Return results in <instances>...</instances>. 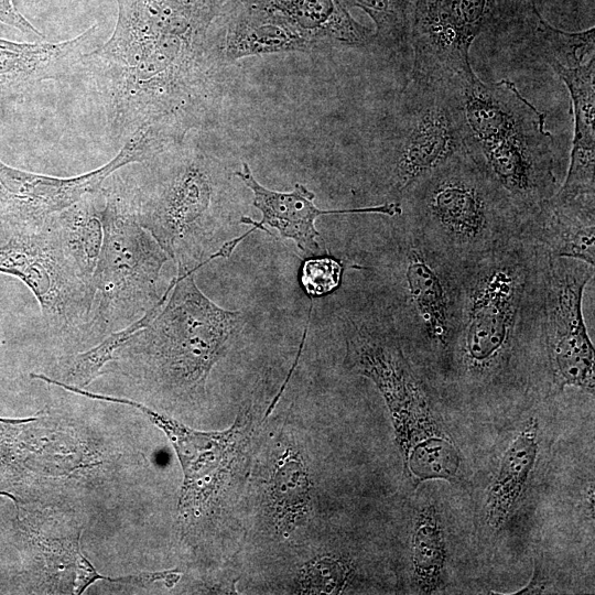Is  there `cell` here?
<instances>
[{
	"label": "cell",
	"mask_w": 595,
	"mask_h": 595,
	"mask_svg": "<svg viewBox=\"0 0 595 595\" xmlns=\"http://www.w3.org/2000/svg\"><path fill=\"white\" fill-rule=\"evenodd\" d=\"M115 1L111 36L77 74L91 84L112 138L126 141L144 125L185 137L207 120L225 84L227 0Z\"/></svg>",
	"instance_id": "cell-1"
},
{
	"label": "cell",
	"mask_w": 595,
	"mask_h": 595,
	"mask_svg": "<svg viewBox=\"0 0 595 595\" xmlns=\"http://www.w3.org/2000/svg\"><path fill=\"white\" fill-rule=\"evenodd\" d=\"M549 256L518 234L459 268L454 331L443 374L464 390L506 389L541 337L544 271ZM544 364V361H543Z\"/></svg>",
	"instance_id": "cell-2"
},
{
	"label": "cell",
	"mask_w": 595,
	"mask_h": 595,
	"mask_svg": "<svg viewBox=\"0 0 595 595\" xmlns=\"http://www.w3.org/2000/svg\"><path fill=\"white\" fill-rule=\"evenodd\" d=\"M185 138L123 177L139 223L176 263L177 274L227 257L237 245L232 239L209 253L227 219L230 180L217 158Z\"/></svg>",
	"instance_id": "cell-3"
},
{
	"label": "cell",
	"mask_w": 595,
	"mask_h": 595,
	"mask_svg": "<svg viewBox=\"0 0 595 595\" xmlns=\"http://www.w3.org/2000/svg\"><path fill=\"white\" fill-rule=\"evenodd\" d=\"M454 84L466 151L523 220L560 187L545 115L509 79L485 83L472 72Z\"/></svg>",
	"instance_id": "cell-4"
},
{
	"label": "cell",
	"mask_w": 595,
	"mask_h": 595,
	"mask_svg": "<svg viewBox=\"0 0 595 595\" xmlns=\"http://www.w3.org/2000/svg\"><path fill=\"white\" fill-rule=\"evenodd\" d=\"M401 219L456 266L472 263L520 232L508 197L463 150L401 196Z\"/></svg>",
	"instance_id": "cell-5"
},
{
	"label": "cell",
	"mask_w": 595,
	"mask_h": 595,
	"mask_svg": "<svg viewBox=\"0 0 595 595\" xmlns=\"http://www.w3.org/2000/svg\"><path fill=\"white\" fill-rule=\"evenodd\" d=\"M365 270L370 294L383 306L411 353L443 374L452 339L459 268L440 256L400 216Z\"/></svg>",
	"instance_id": "cell-6"
},
{
	"label": "cell",
	"mask_w": 595,
	"mask_h": 595,
	"mask_svg": "<svg viewBox=\"0 0 595 595\" xmlns=\"http://www.w3.org/2000/svg\"><path fill=\"white\" fill-rule=\"evenodd\" d=\"M195 271L176 274L156 316L118 350L141 359L154 382L180 394L205 391L210 370L244 325L241 312L221 309L198 289Z\"/></svg>",
	"instance_id": "cell-7"
},
{
	"label": "cell",
	"mask_w": 595,
	"mask_h": 595,
	"mask_svg": "<svg viewBox=\"0 0 595 595\" xmlns=\"http://www.w3.org/2000/svg\"><path fill=\"white\" fill-rule=\"evenodd\" d=\"M344 365L377 387L389 410L402 462L423 443L447 436L425 379L391 317L369 293L343 316Z\"/></svg>",
	"instance_id": "cell-8"
},
{
	"label": "cell",
	"mask_w": 595,
	"mask_h": 595,
	"mask_svg": "<svg viewBox=\"0 0 595 595\" xmlns=\"http://www.w3.org/2000/svg\"><path fill=\"white\" fill-rule=\"evenodd\" d=\"M102 190L104 241L93 275V309L84 332L101 338L132 324L159 301L160 274L170 260L139 223L123 176L115 172Z\"/></svg>",
	"instance_id": "cell-9"
},
{
	"label": "cell",
	"mask_w": 595,
	"mask_h": 595,
	"mask_svg": "<svg viewBox=\"0 0 595 595\" xmlns=\"http://www.w3.org/2000/svg\"><path fill=\"white\" fill-rule=\"evenodd\" d=\"M376 165L379 191L399 202L415 182L465 150L456 87L409 78L381 134Z\"/></svg>",
	"instance_id": "cell-10"
},
{
	"label": "cell",
	"mask_w": 595,
	"mask_h": 595,
	"mask_svg": "<svg viewBox=\"0 0 595 595\" xmlns=\"http://www.w3.org/2000/svg\"><path fill=\"white\" fill-rule=\"evenodd\" d=\"M58 386L89 399L133 407L165 433L183 470L178 513L185 521L196 520L219 499L249 445L252 419L248 409L239 412L228 429L203 432L130 399L94 393L65 382Z\"/></svg>",
	"instance_id": "cell-11"
},
{
	"label": "cell",
	"mask_w": 595,
	"mask_h": 595,
	"mask_svg": "<svg viewBox=\"0 0 595 595\" xmlns=\"http://www.w3.org/2000/svg\"><path fill=\"white\" fill-rule=\"evenodd\" d=\"M174 143L176 139L160 126L144 125L108 163L71 177L28 172L0 160V223L12 234L39 230L52 216L100 188L116 171L144 162Z\"/></svg>",
	"instance_id": "cell-12"
},
{
	"label": "cell",
	"mask_w": 595,
	"mask_h": 595,
	"mask_svg": "<svg viewBox=\"0 0 595 595\" xmlns=\"http://www.w3.org/2000/svg\"><path fill=\"white\" fill-rule=\"evenodd\" d=\"M0 272L18 278L30 289L50 329L84 335L95 291L48 220L39 230L12 234L0 245Z\"/></svg>",
	"instance_id": "cell-13"
},
{
	"label": "cell",
	"mask_w": 595,
	"mask_h": 595,
	"mask_svg": "<svg viewBox=\"0 0 595 595\" xmlns=\"http://www.w3.org/2000/svg\"><path fill=\"white\" fill-rule=\"evenodd\" d=\"M593 279V266L573 258L549 256L541 337L547 375L558 391L574 387L594 396V347L582 312L583 293Z\"/></svg>",
	"instance_id": "cell-14"
},
{
	"label": "cell",
	"mask_w": 595,
	"mask_h": 595,
	"mask_svg": "<svg viewBox=\"0 0 595 595\" xmlns=\"http://www.w3.org/2000/svg\"><path fill=\"white\" fill-rule=\"evenodd\" d=\"M506 0H415L409 43L411 79L447 83L473 72L469 50L499 17Z\"/></svg>",
	"instance_id": "cell-15"
},
{
	"label": "cell",
	"mask_w": 595,
	"mask_h": 595,
	"mask_svg": "<svg viewBox=\"0 0 595 595\" xmlns=\"http://www.w3.org/2000/svg\"><path fill=\"white\" fill-rule=\"evenodd\" d=\"M98 24L62 42L0 39V108L23 98L39 84L75 75L84 56L97 47Z\"/></svg>",
	"instance_id": "cell-16"
},
{
	"label": "cell",
	"mask_w": 595,
	"mask_h": 595,
	"mask_svg": "<svg viewBox=\"0 0 595 595\" xmlns=\"http://www.w3.org/2000/svg\"><path fill=\"white\" fill-rule=\"evenodd\" d=\"M235 175L253 194V205L261 212V219L256 221L250 217L242 216L240 224L252 225L255 229H262L268 225L275 228L282 238L291 239L303 251L315 255L320 250L316 238L320 232L315 228L318 216L329 214H381L396 217L401 214L399 202H385L378 205L345 208V209H320L314 204L315 195L304 185L296 183L291 192H277L261 185L251 173L247 163H242L241 171Z\"/></svg>",
	"instance_id": "cell-17"
},
{
	"label": "cell",
	"mask_w": 595,
	"mask_h": 595,
	"mask_svg": "<svg viewBox=\"0 0 595 595\" xmlns=\"http://www.w3.org/2000/svg\"><path fill=\"white\" fill-rule=\"evenodd\" d=\"M548 65L567 87L574 118L570 165L563 184L552 197L595 206V56L575 67Z\"/></svg>",
	"instance_id": "cell-18"
},
{
	"label": "cell",
	"mask_w": 595,
	"mask_h": 595,
	"mask_svg": "<svg viewBox=\"0 0 595 595\" xmlns=\"http://www.w3.org/2000/svg\"><path fill=\"white\" fill-rule=\"evenodd\" d=\"M223 52L228 64L241 57L322 48L281 15L240 0L225 11Z\"/></svg>",
	"instance_id": "cell-19"
},
{
	"label": "cell",
	"mask_w": 595,
	"mask_h": 595,
	"mask_svg": "<svg viewBox=\"0 0 595 595\" xmlns=\"http://www.w3.org/2000/svg\"><path fill=\"white\" fill-rule=\"evenodd\" d=\"M520 235L550 257L595 264V206L551 197L521 221Z\"/></svg>",
	"instance_id": "cell-20"
},
{
	"label": "cell",
	"mask_w": 595,
	"mask_h": 595,
	"mask_svg": "<svg viewBox=\"0 0 595 595\" xmlns=\"http://www.w3.org/2000/svg\"><path fill=\"white\" fill-rule=\"evenodd\" d=\"M284 18L322 48L327 45L365 47L375 32L358 23L340 0H242Z\"/></svg>",
	"instance_id": "cell-21"
},
{
	"label": "cell",
	"mask_w": 595,
	"mask_h": 595,
	"mask_svg": "<svg viewBox=\"0 0 595 595\" xmlns=\"http://www.w3.org/2000/svg\"><path fill=\"white\" fill-rule=\"evenodd\" d=\"M539 422L529 418L506 448L486 498V522L500 530L519 504L538 454Z\"/></svg>",
	"instance_id": "cell-22"
},
{
	"label": "cell",
	"mask_w": 595,
	"mask_h": 595,
	"mask_svg": "<svg viewBox=\"0 0 595 595\" xmlns=\"http://www.w3.org/2000/svg\"><path fill=\"white\" fill-rule=\"evenodd\" d=\"M104 206L101 186L48 219L80 275L91 286L104 241Z\"/></svg>",
	"instance_id": "cell-23"
},
{
	"label": "cell",
	"mask_w": 595,
	"mask_h": 595,
	"mask_svg": "<svg viewBox=\"0 0 595 595\" xmlns=\"http://www.w3.org/2000/svg\"><path fill=\"white\" fill-rule=\"evenodd\" d=\"M312 485L299 452L286 448L274 465L270 482L271 519L286 537L303 526L311 512Z\"/></svg>",
	"instance_id": "cell-24"
},
{
	"label": "cell",
	"mask_w": 595,
	"mask_h": 595,
	"mask_svg": "<svg viewBox=\"0 0 595 595\" xmlns=\"http://www.w3.org/2000/svg\"><path fill=\"white\" fill-rule=\"evenodd\" d=\"M446 560L442 521L436 507L428 504L419 510L411 537L412 578L421 594L441 587Z\"/></svg>",
	"instance_id": "cell-25"
},
{
	"label": "cell",
	"mask_w": 595,
	"mask_h": 595,
	"mask_svg": "<svg viewBox=\"0 0 595 595\" xmlns=\"http://www.w3.org/2000/svg\"><path fill=\"white\" fill-rule=\"evenodd\" d=\"M175 281L173 278L159 301L136 322L108 334L90 349L73 356L66 368V381L63 382L83 388L104 375L105 366L115 360V354L156 316L169 298Z\"/></svg>",
	"instance_id": "cell-26"
},
{
	"label": "cell",
	"mask_w": 595,
	"mask_h": 595,
	"mask_svg": "<svg viewBox=\"0 0 595 595\" xmlns=\"http://www.w3.org/2000/svg\"><path fill=\"white\" fill-rule=\"evenodd\" d=\"M534 18V46L545 63L575 67L595 56V29L566 32L547 22L532 7Z\"/></svg>",
	"instance_id": "cell-27"
},
{
	"label": "cell",
	"mask_w": 595,
	"mask_h": 595,
	"mask_svg": "<svg viewBox=\"0 0 595 595\" xmlns=\"http://www.w3.org/2000/svg\"><path fill=\"white\" fill-rule=\"evenodd\" d=\"M376 25V43L398 52L409 43L412 2L408 0H350Z\"/></svg>",
	"instance_id": "cell-28"
},
{
	"label": "cell",
	"mask_w": 595,
	"mask_h": 595,
	"mask_svg": "<svg viewBox=\"0 0 595 595\" xmlns=\"http://www.w3.org/2000/svg\"><path fill=\"white\" fill-rule=\"evenodd\" d=\"M353 574L351 564L343 558L321 555L302 567L298 583L304 594H338Z\"/></svg>",
	"instance_id": "cell-29"
},
{
	"label": "cell",
	"mask_w": 595,
	"mask_h": 595,
	"mask_svg": "<svg viewBox=\"0 0 595 595\" xmlns=\"http://www.w3.org/2000/svg\"><path fill=\"white\" fill-rule=\"evenodd\" d=\"M343 270L342 262L333 257H312L301 267L300 282L309 295H326L339 286Z\"/></svg>",
	"instance_id": "cell-30"
},
{
	"label": "cell",
	"mask_w": 595,
	"mask_h": 595,
	"mask_svg": "<svg viewBox=\"0 0 595 595\" xmlns=\"http://www.w3.org/2000/svg\"><path fill=\"white\" fill-rule=\"evenodd\" d=\"M0 22L13 26L24 33L44 37L41 31L34 28L31 22L17 10L13 0H0Z\"/></svg>",
	"instance_id": "cell-31"
},
{
	"label": "cell",
	"mask_w": 595,
	"mask_h": 595,
	"mask_svg": "<svg viewBox=\"0 0 595 595\" xmlns=\"http://www.w3.org/2000/svg\"><path fill=\"white\" fill-rule=\"evenodd\" d=\"M97 580H106V576L99 574L93 564L77 550L74 593L82 594Z\"/></svg>",
	"instance_id": "cell-32"
},
{
	"label": "cell",
	"mask_w": 595,
	"mask_h": 595,
	"mask_svg": "<svg viewBox=\"0 0 595 595\" xmlns=\"http://www.w3.org/2000/svg\"><path fill=\"white\" fill-rule=\"evenodd\" d=\"M544 580L541 577L539 570H534L533 576L529 584L523 587L520 592L517 594H536L541 593V591L544 588Z\"/></svg>",
	"instance_id": "cell-33"
},
{
	"label": "cell",
	"mask_w": 595,
	"mask_h": 595,
	"mask_svg": "<svg viewBox=\"0 0 595 595\" xmlns=\"http://www.w3.org/2000/svg\"><path fill=\"white\" fill-rule=\"evenodd\" d=\"M521 1H523V2L527 3V4H532V3H534V0H521Z\"/></svg>",
	"instance_id": "cell-34"
},
{
	"label": "cell",
	"mask_w": 595,
	"mask_h": 595,
	"mask_svg": "<svg viewBox=\"0 0 595 595\" xmlns=\"http://www.w3.org/2000/svg\"><path fill=\"white\" fill-rule=\"evenodd\" d=\"M1 226H2V224L0 223V234H1V231H2V230H1Z\"/></svg>",
	"instance_id": "cell-35"
}]
</instances>
